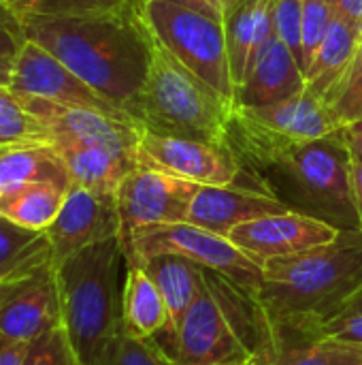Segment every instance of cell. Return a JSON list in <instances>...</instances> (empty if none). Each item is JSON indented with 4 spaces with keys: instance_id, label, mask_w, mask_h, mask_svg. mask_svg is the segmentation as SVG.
Instances as JSON below:
<instances>
[{
    "instance_id": "33",
    "label": "cell",
    "mask_w": 362,
    "mask_h": 365,
    "mask_svg": "<svg viewBox=\"0 0 362 365\" xmlns=\"http://www.w3.org/2000/svg\"><path fill=\"white\" fill-rule=\"evenodd\" d=\"M333 9L326 0H303V62L305 73L320 49L331 24H333Z\"/></svg>"
},
{
    "instance_id": "40",
    "label": "cell",
    "mask_w": 362,
    "mask_h": 365,
    "mask_svg": "<svg viewBox=\"0 0 362 365\" xmlns=\"http://www.w3.org/2000/svg\"><path fill=\"white\" fill-rule=\"evenodd\" d=\"M341 135L346 139V145L350 150L352 163H362V120L348 124L341 128Z\"/></svg>"
},
{
    "instance_id": "11",
    "label": "cell",
    "mask_w": 362,
    "mask_h": 365,
    "mask_svg": "<svg viewBox=\"0 0 362 365\" xmlns=\"http://www.w3.org/2000/svg\"><path fill=\"white\" fill-rule=\"evenodd\" d=\"M62 327L58 269L49 261L15 278L0 280V336L34 342Z\"/></svg>"
},
{
    "instance_id": "25",
    "label": "cell",
    "mask_w": 362,
    "mask_h": 365,
    "mask_svg": "<svg viewBox=\"0 0 362 365\" xmlns=\"http://www.w3.org/2000/svg\"><path fill=\"white\" fill-rule=\"evenodd\" d=\"M66 192L68 186L53 182L17 186L0 195V214L23 229L47 231L55 220Z\"/></svg>"
},
{
    "instance_id": "6",
    "label": "cell",
    "mask_w": 362,
    "mask_h": 365,
    "mask_svg": "<svg viewBox=\"0 0 362 365\" xmlns=\"http://www.w3.org/2000/svg\"><path fill=\"white\" fill-rule=\"evenodd\" d=\"M341 130L322 98L303 90L282 103L265 107H235L230 137L256 165L280 167L301 143Z\"/></svg>"
},
{
    "instance_id": "26",
    "label": "cell",
    "mask_w": 362,
    "mask_h": 365,
    "mask_svg": "<svg viewBox=\"0 0 362 365\" xmlns=\"http://www.w3.org/2000/svg\"><path fill=\"white\" fill-rule=\"evenodd\" d=\"M49 261L51 246L45 231L23 229L0 214V280L15 278Z\"/></svg>"
},
{
    "instance_id": "29",
    "label": "cell",
    "mask_w": 362,
    "mask_h": 365,
    "mask_svg": "<svg viewBox=\"0 0 362 365\" xmlns=\"http://www.w3.org/2000/svg\"><path fill=\"white\" fill-rule=\"evenodd\" d=\"M23 21L32 17H85L124 11L143 0H4Z\"/></svg>"
},
{
    "instance_id": "23",
    "label": "cell",
    "mask_w": 362,
    "mask_h": 365,
    "mask_svg": "<svg viewBox=\"0 0 362 365\" xmlns=\"http://www.w3.org/2000/svg\"><path fill=\"white\" fill-rule=\"evenodd\" d=\"M361 45V36L344 19L333 17V24L305 73V90L324 101L352 66Z\"/></svg>"
},
{
    "instance_id": "27",
    "label": "cell",
    "mask_w": 362,
    "mask_h": 365,
    "mask_svg": "<svg viewBox=\"0 0 362 365\" xmlns=\"http://www.w3.org/2000/svg\"><path fill=\"white\" fill-rule=\"evenodd\" d=\"M273 365H362V342L314 336L288 344Z\"/></svg>"
},
{
    "instance_id": "34",
    "label": "cell",
    "mask_w": 362,
    "mask_h": 365,
    "mask_svg": "<svg viewBox=\"0 0 362 365\" xmlns=\"http://www.w3.org/2000/svg\"><path fill=\"white\" fill-rule=\"evenodd\" d=\"M23 365H79L64 327L51 329L28 344Z\"/></svg>"
},
{
    "instance_id": "14",
    "label": "cell",
    "mask_w": 362,
    "mask_h": 365,
    "mask_svg": "<svg viewBox=\"0 0 362 365\" xmlns=\"http://www.w3.org/2000/svg\"><path fill=\"white\" fill-rule=\"evenodd\" d=\"M339 227L320 216L288 210L243 222L230 231L228 240L262 267L271 259L290 257L331 244L339 237Z\"/></svg>"
},
{
    "instance_id": "43",
    "label": "cell",
    "mask_w": 362,
    "mask_h": 365,
    "mask_svg": "<svg viewBox=\"0 0 362 365\" xmlns=\"http://www.w3.org/2000/svg\"><path fill=\"white\" fill-rule=\"evenodd\" d=\"M352 312H362V291L358 293V297L350 304V308L346 310V314H352ZM344 317V314H341Z\"/></svg>"
},
{
    "instance_id": "17",
    "label": "cell",
    "mask_w": 362,
    "mask_h": 365,
    "mask_svg": "<svg viewBox=\"0 0 362 365\" xmlns=\"http://www.w3.org/2000/svg\"><path fill=\"white\" fill-rule=\"evenodd\" d=\"M292 210L271 192L233 186H201L188 212V220L215 235L228 237L243 222Z\"/></svg>"
},
{
    "instance_id": "32",
    "label": "cell",
    "mask_w": 362,
    "mask_h": 365,
    "mask_svg": "<svg viewBox=\"0 0 362 365\" xmlns=\"http://www.w3.org/2000/svg\"><path fill=\"white\" fill-rule=\"evenodd\" d=\"M273 34L290 49L305 73L303 62V0H275Z\"/></svg>"
},
{
    "instance_id": "24",
    "label": "cell",
    "mask_w": 362,
    "mask_h": 365,
    "mask_svg": "<svg viewBox=\"0 0 362 365\" xmlns=\"http://www.w3.org/2000/svg\"><path fill=\"white\" fill-rule=\"evenodd\" d=\"M53 182L73 186L68 171L49 143H28L0 148V190H13L17 186Z\"/></svg>"
},
{
    "instance_id": "36",
    "label": "cell",
    "mask_w": 362,
    "mask_h": 365,
    "mask_svg": "<svg viewBox=\"0 0 362 365\" xmlns=\"http://www.w3.org/2000/svg\"><path fill=\"white\" fill-rule=\"evenodd\" d=\"M316 336H335V338H344V340H352V342H362V312L344 314V317L331 321Z\"/></svg>"
},
{
    "instance_id": "44",
    "label": "cell",
    "mask_w": 362,
    "mask_h": 365,
    "mask_svg": "<svg viewBox=\"0 0 362 365\" xmlns=\"http://www.w3.org/2000/svg\"><path fill=\"white\" fill-rule=\"evenodd\" d=\"M215 365H256V364H250V361H235V364H215Z\"/></svg>"
},
{
    "instance_id": "22",
    "label": "cell",
    "mask_w": 362,
    "mask_h": 365,
    "mask_svg": "<svg viewBox=\"0 0 362 365\" xmlns=\"http://www.w3.org/2000/svg\"><path fill=\"white\" fill-rule=\"evenodd\" d=\"M147 272V276L156 282L169 314H171V329L160 334H173L175 327L181 323L183 314L190 310L194 299L203 287V265L183 259L179 255H156L141 263H134Z\"/></svg>"
},
{
    "instance_id": "5",
    "label": "cell",
    "mask_w": 362,
    "mask_h": 365,
    "mask_svg": "<svg viewBox=\"0 0 362 365\" xmlns=\"http://www.w3.org/2000/svg\"><path fill=\"white\" fill-rule=\"evenodd\" d=\"M126 265L119 237L94 244L58 269L62 327L79 365H94L122 327L119 267Z\"/></svg>"
},
{
    "instance_id": "19",
    "label": "cell",
    "mask_w": 362,
    "mask_h": 365,
    "mask_svg": "<svg viewBox=\"0 0 362 365\" xmlns=\"http://www.w3.org/2000/svg\"><path fill=\"white\" fill-rule=\"evenodd\" d=\"M49 145L62 158L73 186L98 192H117L122 180L139 165L137 154L113 152L98 145H85L66 139H55Z\"/></svg>"
},
{
    "instance_id": "2",
    "label": "cell",
    "mask_w": 362,
    "mask_h": 365,
    "mask_svg": "<svg viewBox=\"0 0 362 365\" xmlns=\"http://www.w3.org/2000/svg\"><path fill=\"white\" fill-rule=\"evenodd\" d=\"M361 291L362 231L341 229L331 244L267 261L258 297L286 349L346 314Z\"/></svg>"
},
{
    "instance_id": "3",
    "label": "cell",
    "mask_w": 362,
    "mask_h": 365,
    "mask_svg": "<svg viewBox=\"0 0 362 365\" xmlns=\"http://www.w3.org/2000/svg\"><path fill=\"white\" fill-rule=\"evenodd\" d=\"M177 365H273L284 340L258 291L203 267V287L173 334L154 338Z\"/></svg>"
},
{
    "instance_id": "38",
    "label": "cell",
    "mask_w": 362,
    "mask_h": 365,
    "mask_svg": "<svg viewBox=\"0 0 362 365\" xmlns=\"http://www.w3.org/2000/svg\"><path fill=\"white\" fill-rule=\"evenodd\" d=\"M335 17L344 19L362 38V0H326Z\"/></svg>"
},
{
    "instance_id": "31",
    "label": "cell",
    "mask_w": 362,
    "mask_h": 365,
    "mask_svg": "<svg viewBox=\"0 0 362 365\" xmlns=\"http://www.w3.org/2000/svg\"><path fill=\"white\" fill-rule=\"evenodd\" d=\"M324 105L339 128L362 120V45L344 79L324 98Z\"/></svg>"
},
{
    "instance_id": "9",
    "label": "cell",
    "mask_w": 362,
    "mask_h": 365,
    "mask_svg": "<svg viewBox=\"0 0 362 365\" xmlns=\"http://www.w3.org/2000/svg\"><path fill=\"white\" fill-rule=\"evenodd\" d=\"M303 197L339 229H358L352 156L341 130L294 148L280 165Z\"/></svg>"
},
{
    "instance_id": "28",
    "label": "cell",
    "mask_w": 362,
    "mask_h": 365,
    "mask_svg": "<svg viewBox=\"0 0 362 365\" xmlns=\"http://www.w3.org/2000/svg\"><path fill=\"white\" fill-rule=\"evenodd\" d=\"M28 143H49V133L9 86H0V148Z\"/></svg>"
},
{
    "instance_id": "16",
    "label": "cell",
    "mask_w": 362,
    "mask_h": 365,
    "mask_svg": "<svg viewBox=\"0 0 362 365\" xmlns=\"http://www.w3.org/2000/svg\"><path fill=\"white\" fill-rule=\"evenodd\" d=\"M26 109L41 120V124L49 133V143L55 139L77 141L85 145H98L113 152L137 154V145L141 139V128L132 122H122L111 115L83 109L58 105L45 98L17 94Z\"/></svg>"
},
{
    "instance_id": "37",
    "label": "cell",
    "mask_w": 362,
    "mask_h": 365,
    "mask_svg": "<svg viewBox=\"0 0 362 365\" xmlns=\"http://www.w3.org/2000/svg\"><path fill=\"white\" fill-rule=\"evenodd\" d=\"M162 2H171L177 6H186L192 11H198L207 17H213L218 21H224L235 4V0H162Z\"/></svg>"
},
{
    "instance_id": "30",
    "label": "cell",
    "mask_w": 362,
    "mask_h": 365,
    "mask_svg": "<svg viewBox=\"0 0 362 365\" xmlns=\"http://www.w3.org/2000/svg\"><path fill=\"white\" fill-rule=\"evenodd\" d=\"M94 365H177L154 338H134L119 331L105 344Z\"/></svg>"
},
{
    "instance_id": "20",
    "label": "cell",
    "mask_w": 362,
    "mask_h": 365,
    "mask_svg": "<svg viewBox=\"0 0 362 365\" xmlns=\"http://www.w3.org/2000/svg\"><path fill=\"white\" fill-rule=\"evenodd\" d=\"M273 4L275 0H235L224 19L235 90L243 83L254 58L273 34Z\"/></svg>"
},
{
    "instance_id": "12",
    "label": "cell",
    "mask_w": 362,
    "mask_h": 365,
    "mask_svg": "<svg viewBox=\"0 0 362 365\" xmlns=\"http://www.w3.org/2000/svg\"><path fill=\"white\" fill-rule=\"evenodd\" d=\"M198 188L194 182L137 165L115 192L122 225L119 237L143 227L186 222Z\"/></svg>"
},
{
    "instance_id": "15",
    "label": "cell",
    "mask_w": 362,
    "mask_h": 365,
    "mask_svg": "<svg viewBox=\"0 0 362 365\" xmlns=\"http://www.w3.org/2000/svg\"><path fill=\"white\" fill-rule=\"evenodd\" d=\"M119 212L115 192H98L81 186H70L66 199L45 231L51 246V261L58 267L68 257L119 237Z\"/></svg>"
},
{
    "instance_id": "42",
    "label": "cell",
    "mask_w": 362,
    "mask_h": 365,
    "mask_svg": "<svg viewBox=\"0 0 362 365\" xmlns=\"http://www.w3.org/2000/svg\"><path fill=\"white\" fill-rule=\"evenodd\" d=\"M11 77H13V64L0 62V86H11Z\"/></svg>"
},
{
    "instance_id": "35",
    "label": "cell",
    "mask_w": 362,
    "mask_h": 365,
    "mask_svg": "<svg viewBox=\"0 0 362 365\" xmlns=\"http://www.w3.org/2000/svg\"><path fill=\"white\" fill-rule=\"evenodd\" d=\"M26 43L28 36L23 19L4 0H0V62L13 64Z\"/></svg>"
},
{
    "instance_id": "21",
    "label": "cell",
    "mask_w": 362,
    "mask_h": 365,
    "mask_svg": "<svg viewBox=\"0 0 362 365\" xmlns=\"http://www.w3.org/2000/svg\"><path fill=\"white\" fill-rule=\"evenodd\" d=\"M122 329L134 338H156L171 329L169 308L147 272L126 265L122 287Z\"/></svg>"
},
{
    "instance_id": "4",
    "label": "cell",
    "mask_w": 362,
    "mask_h": 365,
    "mask_svg": "<svg viewBox=\"0 0 362 365\" xmlns=\"http://www.w3.org/2000/svg\"><path fill=\"white\" fill-rule=\"evenodd\" d=\"M233 113L235 105L188 71L151 34L149 73L132 113L141 130L230 145Z\"/></svg>"
},
{
    "instance_id": "10",
    "label": "cell",
    "mask_w": 362,
    "mask_h": 365,
    "mask_svg": "<svg viewBox=\"0 0 362 365\" xmlns=\"http://www.w3.org/2000/svg\"><path fill=\"white\" fill-rule=\"evenodd\" d=\"M137 163L198 186H233L241 173L237 152L230 145L162 137L147 130H141Z\"/></svg>"
},
{
    "instance_id": "1",
    "label": "cell",
    "mask_w": 362,
    "mask_h": 365,
    "mask_svg": "<svg viewBox=\"0 0 362 365\" xmlns=\"http://www.w3.org/2000/svg\"><path fill=\"white\" fill-rule=\"evenodd\" d=\"M23 24L28 41L45 47L132 118L151 62V32L143 19V2L113 13L32 17Z\"/></svg>"
},
{
    "instance_id": "39",
    "label": "cell",
    "mask_w": 362,
    "mask_h": 365,
    "mask_svg": "<svg viewBox=\"0 0 362 365\" xmlns=\"http://www.w3.org/2000/svg\"><path fill=\"white\" fill-rule=\"evenodd\" d=\"M28 342H13L0 336V365H23Z\"/></svg>"
},
{
    "instance_id": "41",
    "label": "cell",
    "mask_w": 362,
    "mask_h": 365,
    "mask_svg": "<svg viewBox=\"0 0 362 365\" xmlns=\"http://www.w3.org/2000/svg\"><path fill=\"white\" fill-rule=\"evenodd\" d=\"M352 188H354V205L358 216V229L362 231V163H352Z\"/></svg>"
},
{
    "instance_id": "45",
    "label": "cell",
    "mask_w": 362,
    "mask_h": 365,
    "mask_svg": "<svg viewBox=\"0 0 362 365\" xmlns=\"http://www.w3.org/2000/svg\"><path fill=\"white\" fill-rule=\"evenodd\" d=\"M0 195H2V190H0Z\"/></svg>"
},
{
    "instance_id": "13",
    "label": "cell",
    "mask_w": 362,
    "mask_h": 365,
    "mask_svg": "<svg viewBox=\"0 0 362 365\" xmlns=\"http://www.w3.org/2000/svg\"><path fill=\"white\" fill-rule=\"evenodd\" d=\"M9 88L15 94L36 96L68 107H83L122 122L137 124L124 109L100 96L94 88H90L68 66H64L55 56H51L34 41H28L13 62V77Z\"/></svg>"
},
{
    "instance_id": "7",
    "label": "cell",
    "mask_w": 362,
    "mask_h": 365,
    "mask_svg": "<svg viewBox=\"0 0 362 365\" xmlns=\"http://www.w3.org/2000/svg\"><path fill=\"white\" fill-rule=\"evenodd\" d=\"M143 19L151 34L198 79L235 105L224 21L162 0H143Z\"/></svg>"
},
{
    "instance_id": "8",
    "label": "cell",
    "mask_w": 362,
    "mask_h": 365,
    "mask_svg": "<svg viewBox=\"0 0 362 365\" xmlns=\"http://www.w3.org/2000/svg\"><path fill=\"white\" fill-rule=\"evenodd\" d=\"M126 265L141 263L156 255H179L207 269L226 274L228 278L258 291L262 267L245 257L228 237L215 235L192 222L143 227L119 237Z\"/></svg>"
},
{
    "instance_id": "18",
    "label": "cell",
    "mask_w": 362,
    "mask_h": 365,
    "mask_svg": "<svg viewBox=\"0 0 362 365\" xmlns=\"http://www.w3.org/2000/svg\"><path fill=\"white\" fill-rule=\"evenodd\" d=\"M305 90V73L290 49L271 34L254 58L243 83L237 88L235 107H265L282 103Z\"/></svg>"
}]
</instances>
